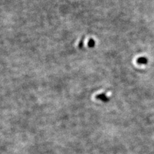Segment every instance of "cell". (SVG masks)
<instances>
[{
    "label": "cell",
    "mask_w": 154,
    "mask_h": 154,
    "mask_svg": "<svg viewBox=\"0 0 154 154\" xmlns=\"http://www.w3.org/2000/svg\"><path fill=\"white\" fill-rule=\"evenodd\" d=\"M97 98L102 99V100L104 101V102H107V101L109 100V98H107L104 94H101V95H99L98 96H97Z\"/></svg>",
    "instance_id": "7a4b0ae2"
},
{
    "label": "cell",
    "mask_w": 154,
    "mask_h": 154,
    "mask_svg": "<svg viewBox=\"0 0 154 154\" xmlns=\"http://www.w3.org/2000/svg\"><path fill=\"white\" fill-rule=\"evenodd\" d=\"M95 44V41H94L93 39H91L89 41L88 45L90 48L94 47Z\"/></svg>",
    "instance_id": "3957f363"
},
{
    "label": "cell",
    "mask_w": 154,
    "mask_h": 154,
    "mask_svg": "<svg viewBox=\"0 0 154 154\" xmlns=\"http://www.w3.org/2000/svg\"><path fill=\"white\" fill-rule=\"evenodd\" d=\"M137 63L139 64H147L148 63V59L146 57H140L137 59Z\"/></svg>",
    "instance_id": "6da1fadb"
}]
</instances>
